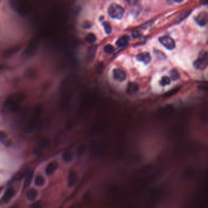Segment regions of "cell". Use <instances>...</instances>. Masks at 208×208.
I'll return each mask as SVG.
<instances>
[{
	"label": "cell",
	"mask_w": 208,
	"mask_h": 208,
	"mask_svg": "<svg viewBox=\"0 0 208 208\" xmlns=\"http://www.w3.org/2000/svg\"><path fill=\"white\" fill-rule=\"evenodd\" d=\"M24 100V95L16 93L10 95L5 101V107L12 112H17L20 109V105Z\"/></svg>",
	"instance_id": "cell-1"
},
{
	"label": "cell",
	"mask_w": 208,
	"mask_h": 208,
	"mask_svg": "<svg viewBox=\"0 0 208 208\" xmlns=\"http://www.w3.org/2000/svg\"><path fill=\"white\" fill-rule=\"evenodd\" d=\"M42 112V106L41 104H38L36 106L34 111V114L32 116V117L26 125L25 128V132L27 133H32L37 126L38 123H39V118L41 116Z\"/></svg>",
	"instance_id": "cell-2"
},
{
	"label": "cell",
	"mask_w": 208,
	"mask_h": 208,
	"mask_svg": "<svg viewBox=\"0 0 208 208\" xmlns=\"http://www.w3.org/2000/svg\"><path fill=\"white\" fill-rule=\"evenodd\" d=\"M208 64V53L205 50H202L198 54L197 59L193 62V66L196 69L203 70L207 67Z\"/></svg>",
	"instance_id": "cell-3"
},
{
	"label": "cell",
	"mask_w": 208,
	"mask_h": 208,
	"mask_svg": "<svg viewBox=\"0 0 208 208\" xmlns=\"http://www.w3.org/2000/svg\"><path fill=\"white\" fill-rule=\"evenodd\" d=\"M125 13L124 9L120 5L114 3L112 4L108 9V14L112 19H120Z\"/></svg>",
	"instance_id": "cell-4"
},
{
	"label": "cell",
	"mask_w": 208,
	"mask_h": 208,
	"mask_svg": "<svg viewBox=\"0 0 208 208\" xmlns=\"http://www.w3.org/2000/svg\"><path fill=\"white\" fill-rule=\"evenodd\" d=\"M159 41L168 49L172 50L175 48V42L170 37L162 36L159 39Z\"/></svg>",
	"instance_id": "cell-5"
},
{
	"label": "cell",
	"mask_w": 208,
	"mask_h": 208,
	"mask_svg": "<svg viewBox=\"0 0 208 208\" xmlns=\"http://www.w3.org/2000/svg\"><path fill=\"white\" fill-rule=\"evenodd\" d=\"M49 145V141L48 140L44 139V140H42L34 148V150H33L34 154L36 155L40 154L44 150H45L46 148L48 147Z\"/></svg>",
	"instance_id": "cell-6"
},
{
	"label": "cell",
	"mask_w": 208,
	"mask_h": 208,
	"mask_svg": "<svg viewBox=\"0 0 208 208\" xmlns=\"http://www.w3.org/2000/svg\"><path fill=\"white\" fill-rule=\"evenodd\" d=\"M14 195H15V191L13 188L9 187L7 189L0 200V202L2 203H6L9 202L12 198Z\"/></svg>",
	"instance_id": "cell-7"
},
{
	"label": "cell",
	"mask_w": 208,
	"mask_h": 208,
	"mask_svg": "<svg viewBox=\"0 0 208 208\" xmlns=\"http://www.w3.org/2000/svg\"><path fill=\"white\" fill-rule=\"evenodd\" d=\"M195 20L201 26H205L208 23V14L206 12L199 13L195 17Z\"/></svg>",
	"instance_id": "cell-8"
},
{
	"label": "cell",
	"mask_w": 208,
	"mask_h": 208,
	"mask_svg": "<svg viewBox=\"0 0 208 208\" xmlns=\"http://www.w3.org/2000/svg\"><path fill=\"white\" fill-rule=\"evenodd\" d=\"M78 180V176L77 173L74 170H71L69 172L68 176V180H67L68 186L70 187H73L77 183Z\"/></svg>",
	"instance_id": "cell-9"
},
{
	"label": "cell",
	"mask_w": 208,
	"mask_h": 208,
	"mask_svg": "<svg viewBox=\"0 0 208 208\" xmlns=\"http://www.w3.org/2000/svg\"><path fill=\"white\" fill-rule=\"evenodd\" d=\"M114 78L120 82H123L126 79V74L124 71L120 69H116L113 71Z\"/></svg>",
	"instance_id": "cell-10"
},
{
	"label": "cell",
	"mask_w": 208,
	"mask_h": 208,
	"mask_svg": "<svg viewBox=\"0 0 208 208\" xmlns=\"http://www.w3.org/2000/svg\"><path fill=\"white\" fill-rule=\"evenodd\" d=\"M139 89L140 87L138 83L131 82L128 84L126 89V92L129 95H134L139 92Z\"/></svg>",
	"instance_id": "cell-11"
},
{
	"label": "cell",
	"mask_w": 208,
	"mask_h": 208,
	"mask_svg": "<svg viewBox=\"0 0 208 208\" xmlns=\"http://www.w3.org/2000/svg\"><path fill=\"white\" fill-rule=\"evenodd\" d=\"M136 58L138 61L142 62L145 64H148L151 60V55L150 54V53L147 52L140 53L136 56Z\"/></svg>",
	"instance_id": "cell-12"
},
{
	"label": "cell",
	"mask_w": 208,
	"mask_h": 208,
	"mask_svg": "<svg viewBox=\"0 0 208 208\" xmlns=\"http://www.w3.org/2000/svg\"><path fill=\"white\" fill-rule=\"evenodd\" d=\"M59 167V164L56 161H53L48 163L45 169V173L47 175H51L56 172Z\"/></svg>",
	"instance_id": "cell-13"
},
{
	"label": "cell",
	"mask_w": 208,
	"mask_h": 208,
	"mask_svg": "<svg viewBox=\"0 0 208 208\" xmlns=\"http://www.w3.org/2000/svg\"><path fill=\"white\" fill-rule=\"evenodd\" d=\"M38 195L37 191L33 188L29 189L26 193V198L29 201H34Z\"/></svg>",
	"instance_id": "cell-14"
},
{
	"label": "cell",
	"mask_w": 208,
	"mask_h": 208,
	"mask_svg": "<svg viewBox=\"0 0 208 208\" xmlns=\"http://www.w3.org/2000/svg\"><path fill=\"white\" fill-rule=\"evenodd\" d=\"M130 40V37L127 36V35H125L123 36L122 37H121L117 42L116 44L119 47H124V46H126L129 42Z\"/></svg>",
	"instance_id": "cell-15"
},
{
	"label": "cell",
	"mask_w": 208,
	"mask_h": 208,
	"mask_svg": "<svg viewBox=\"0 0 208 208\" xmlns=\"http://www.w3.org/2000/svg\"><path fill=\"white\" fill-rule=\"evenodd\" d=\"M34 176V172L33 171H30L28 172L26 174L25 178H24V187H28L29 185H30L32 178Z\"/></svg>",
	"instance_id": "cell-16"
},
{
	"label": "cell",
	"mask_w": 208,
	"mask_h": 208,
	"mask_svg": "<svg viewBox=\"0 0 208 208\" xmlns=\"http://www.w3.org/2000/svg\"><path fill=\"white\" fill-rule=\"evenodd\" d=\"M96 49L97 46L96 45H92L89 48L87 53V59L89 60H92L93 59H94L96 53Z\"/></svg>",
	"instance_id": "cell-17"
},
{
	"label": "cell",
	"mask_w": 208,
	"mask_h": 208,
	"mask_svg": "<svg viewBox=\"0 0 208 208\" xmlns=\"http://www.w3.org/2000/svg\"><path fill=\"white\" fill-rule=\"evenodd\" d=\"M45 179L43 176L38 175L36 177L34 181L35 185L38 187H42L45 185Z\"/></svg>",
	"instance_id": "cell-18"
},
{
	"label": "cell",
	"mask_w": 208,
	"mask_h": 208,
	"mask_svg": "<svg viewBox=\"0 0 208 208\" xmlns=\"http://www.w3.org/2000/svg\"><path fill=\"white\" fill-rule=\"evenodd\" d=\"M73 155L70 151H66L62 155V159L64 162H70L73 160Z\"/></svg>",
	"instance_id": "cell-19"
},
{
	"label": "cell",
	"mask_w": 208,
	"mask_h": 208,
	"mask_svg": "<svg viewBox=\"0 0 208 208\" xmlns=\"http://www.w3.org/2000/svg\"><path fill=\"white\" fill-rule=\"evenodd\" d=\"M170 83H171L170 78L168 76H163L161 78V79L160 80L159 84L162 87H164V86H166L167 85H169L170 84Z\"/></svg>",
	"instance_id": "cell-20"
},
{
	"label": "cell",
	"mask_w": 208,
	"mask_h": 208,
	"mask_svg": "<svg viewBox=\"0 0 208 208\" xmlns=\"http://www.w3.org/2000/svg\"><path fill=\"white\" fill-rule=\"evenodd\" d=\"M170 77L173 80V81H177L180 79V74L179 73V71L173 69L172 70L170 71Z\"/></svg>",
	"instance_id": "cell-21"
},
{
	"label": "cell",
	"mask_w": 208,
	"mask_h": 208,
	"mask_svg": "<svg viewBox=\"0 0 208 208\" xmlns=\"http://www.w3.org/2000/svg\"><path fill=\"white\" fill-rule=\"evenodd\" d=\"M86 41L89 43V44H93L94 42H96V36L93 34H87V36L86 37V39H85Z\"/></svg>",
	"instance_id": "cell-22"
},
{
	"label": "cell",
	"mask_w": 208,
	"mask_h": 208,
	"mask_svg": "<svg viewBox=\"0 0 208 208\" xmlns=\"http://www.w3.org/2000/svg\"><path fill=\"white\" fill-rule=\"evenodd\" d=\"M103 26L104 28L105 32L107 34H110L112 32V26L110 24V23L105 22L104 23H103Z\"/></svg>",
	"instance_id": "cell-23"
},
{
	"label": "cell",
	"mask_w": 208,
	"mask_h": 208,
	"mask_svg": "<svg viewBox=\"0 0 208 208\" xmlns=\"http://www.w3.org/2000/svg\"><path fill=\"white\" fill-rule=\"evenodd\" d=\"M114 47L110 44H108V45H107L104 47V52L106 54H111L114 52Z\"/></svg>",
	"instance_id": "cell-24"
},
{
	"label": "cell",
	"mask_w": 208,
	"mask_h": 208,
	"mask_svg": "<svg viewBox=\"0 0 208 208\" xmlns=\"http://www.w3.org/2000/svg\"><path fill=\"white\" fill-rule=\"evenodd\" d=\"M154 53L156 54V56L159 58V59H164L165 58V54L162 53V51H159V50H157V49H155L154 50Z\"/></svg>",
	"instance_id": "cell-25"
},
{
	"label": "cell",
	"mask_w": 208,
	"mask_h": 208,
	"mask_svg": "<svg viewBox=\"0 0 208 208\" xmlns=\"http://www.w3.org/2000/svg\"><path fill=\"white\" fill-rule=\"evenodd\" d=\"M85 151V147L84 145H81L77 150V154L79 156H81L83 155Z\"/></svg>",
	"instance_id": "cell-26"
},
{
	"label": "cell",
	"mask_w": 208,
	"mask_h": 208,
	"mask_svg": "<svg viewBox=\"0 0 208 208\" xmlns=\"http://www.w3.org/2000/svg\"><path fill=\"white\" fill-rule=\"evenodd\" d=\"M141 33L139 31H138V30H136V31H134L133 32H132V36L134 38H137V37H139V36H140Z\"/></svg>",
	"instance_id": "cell-27"
},
{
	"label": "cell",
	"mask_w": 208,
	"mask_h": 208,
	"mask_svg": "<svg viewBox=\"0 0 208 208\" xmlns=\"http://www.w3.org/2000/svg\"><path fill=\"white\" fill-rule=\"evenodd\" d=\"M7 136L6 134L2 131H0V142H2L4 141L5 139H6Z\"/></svg>",
	"instance_id": "cell-28"
},
{
	"label": "cell",
	"mask_w": 208,
	"mask_h": 208,
	"mask_svg": "<svg viewBox=\"0 0 208 208\" xmlns=\"http://www.w3.org/2000/svg\"><path fill=\"white\" fill-rule=\"evenodd\" d=\"M208 0H201V3L203 5H207Z\"/></svg>",
	"instance_id": "cell-29"
},
{
	"label": "cell",
	"mask_w": 208,
	"mask_h": 208,
	"mask_svg": "<svg viewBox=\"0 0 208 208\" xmlns=\"http://www.w3.org/2000/svg\"><path fill=\"white\" fill-rule=\"evenodd\" d=\"M175 2H183L184 0H174Z\"/></svg>",
	"instance_id": "cell-30"
}]
</instances>
